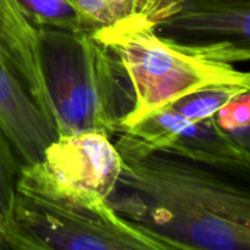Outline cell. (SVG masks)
I'll return each instance as SVG.
<instances>
[{
  "label": "cell",
  "instance_id": "obj_10",
  "mask_svg": "<svg viewBox=\"0 0 250 250\" xmlns=\"http://www.w3.org/2000/svg\"><path fill=\"white\" fill-rule=\"evenodd\" d=\"M248 90L250 89L241 85H210L189 93L166 107L188 120L202 121L214 117L232 99Z\"/></svg>",
  "mask_w": 250,
  "mask_h": 250
},
{
  "label": "cell",
  "instance_id": "obj_8",
  "mask_svg": "<svg viewBox=\"0 0 250 250\" xmlns=\"http://www.w3.org/2000/svg\"><path fill=\"white\" fill-rule=\"evenodd\" d=\"M154 24L167 38L229 41L250 49V0H182Z\"/></svg>",
  "mask_w": 250,
  "mask_h": 250
},
{
  "label": "cell",
  "instance_id": "obj_3",
  "mask_svg": "<svg viewBox=\"0 0 250 250\" xmlns=\"http://www.w3.org/2000/svg\"><path fill=\"white\" fill-rule=\"evenodd\" d=\"M93 34L117 54L133 84L136 104L122 129L200 88L231 84L250 89V70L238 67L250 61V49L232 42L167 38L146 16L120 20Z\"/></svg>",
  "mask_w": 250,
  "mask_h": 250
},
{
  "label": "cell",
  "instance_id": "obj_2",
  "mask_svg": "<svg viewBox=\"0 0 250 250\" xmlns=\"http://www.w3.org/2000/svg\"><path fill=\"white\" fill-rule=\"evenodd\" d=\"M5 246L16 250L177 249L160 234L124 219L99 193L54 178L42 163L21 165Z\"/></svg>",
  "mask_w": 250,
  "mask_h": 250
},
{
  "label": "cell",
  "instance_id": "obj_1",
  "mask_svg": "<svg viewBox=\"0 0 250 250\" xmlns=\"http://www.w3.org/2000/svg\"><path fill=\"white\" fill-rule=\"evenodd\" d=\"M116 136L122 170L107 202L117 214L177 249L250 250V153L204 163Z\"/></svg>",
  "mask_w": 250,
  "mask_h": 250
},
{
  "label": "cell",
  "instance_id": "obj_14",
  "mask_svg": "<svg viewBox=\"0 0 250 250\" xmlns=\"http://www.w3.org/2000/svg\"><path fill=\"white\" fill-rule=\"evenodd\" d=\"M231 134L250 153V125L248 127H246V128Z\"/></svg>",
  "mask_w": 250,
  "mask_h": 250
},
{
  "label": "cell",
  "instance_id": "obj_6",
  "mask_svg": "<svg viewBox=\"0 0 250 250\" xmlns=\"http://www.w3.org/2000/svg\"><path fill=\"white\" fill-rule=\"evenodd\" d=\"M117 133L143 148L171 151L204 163H225L249 155L231 133L219 126L215 116L193 121L170 107L158 110Z\"/></svg>",
  "mask_w": 250,
  "mask_h": 250
},
{
  "label": "cell",
  "instance_id": "obj_15",
  "mask_svg": "<svg viewBox=\"0 0 250 250\" xmlns=\"http://www.w3.org/2000/svg\"><path fill=\"white\" fill-rule=\"evenodd\" d=\"M180 1H182V0H168V10H167V12H166V14H168V12H170L171 10H172L173 7H175L176 5H177ZM165 15H164V16H165Z\"/></svg>",
  "mask_w": 250,
  "mask_h": 250
},
{
  "label": "cell",
  "instance_id": "obj_7",
  "mask_svg": "<svg viewBox=\"0 0 250 250\" xmlns=\"http://www.w3.org/2000/svg\"><path fill=\"white\" fill-rule=\"evenodd\" d=\"M39 163L60 182L93 190L106 199L116 187L122 170L115 143L100 132L58 136Z\"/></svg>",
  "mask_w": 250,
  "mask_h": 250
},
{
  "label": "cell",
  "instance_id": "obj_11",
  "mask_svg": "<svg viewBox=\"0 0 250 250\" xmlns=\"http://www.w3.org/2000/svg\"><path fill=\"white\" fill-rule=\"evenodd\" d=\"M17 2L37 28L87 31L82 16L68 0H17Z\"/></svg>",
  "mask_w": 250,
  "mask_h": 250
},
{
  "label": "cell",
  "instance_id": "obj_16",
  "mask_svg": "<svg viewBox=\"0 0 250 250\" xmlns=\"http://www.w3.org/2000/svg\"><path fill=\"white\" fill-rule=\"evenodd\" d=\"M1 249H6V247H5L4 239H2L1 233H0V250H1Z\"/></svg>",
  "mask_w": 250,
  "mask_h": 250
},
{
  "label": "cell",
  "instance_id": "obj_12",
  "mask_svg": "<svg viewBox=\"0 0 250 250\" xmlns=\"http://www.w3.org/2000/svg\"><path fill=\"white\" fill-rule=\"evenodd\" d=\"M21 165L14 146L0 128V233L4 243L5 234L11 220L15 187Z\"/></svg>",
  "mask_w": 250,
  "mask_h": 250
},
{
  "label": "cell",
  "instance_id": "obj_4",
  "mask_svg": "<svg viewBox=\"0 0 250 250\" xmlns=\"http://www.w3.org/2000/svg\"><path fill=\"white\" fill-rule=\"evenodd\" d=\"M38 29L58 136L100 132L111 138L136 104L133 84L117 54L85 29Z\"/></svg>",
  "mask_w": 250,
  "mask_h": 250
},
{
  "label": "cell",
  "instance_id": "obj_13",
  "mask_svg": "<svg viewBox=\"0 0 250 250\" xmlns=\"http://www.w3.org/2000/svg\"><path fill=\"white\" fill-rule=\"evenodd\" d=\"M215 120L227 133H234L250 125V90L238 95L215 115Z\"/></svg>",
  "mask_w": 250,
  "mask_h": 250
},
{
  "label": "cell",
  "instance_id": "obj_5",
  "mask_svg": "<svg viewBox=\"0 0 250 250\" xmlns=\"http://www.w3.org/2000/svg\"><path fill=\"white\" fill-rule=\"evenodd\" d=\"M0 128L24 165L42 161L58 137L39 29L17 0H0Z\"/></svg>",
  "mask_w": 250,
  "mask_h": 250
},
{
  "label": "cell",
  "instance_id": "obj_9",
  "mask_svg": "<svg viewBox=\"0 0 250 250\" xmlns=\"http://www.w3.org/2000/svg\"><path fill=\"white\" fill-rule=\"evenodd\" d=\"M82 16L85 28L94 32L120 20L146 16L156 21L167 12L168 0H68Z\"/></svg>",
  "mask_w": 250,
  "mask_h": 250
}]
</instances>
